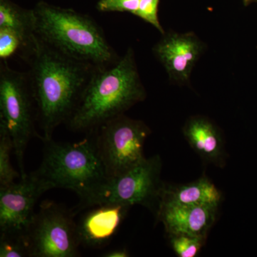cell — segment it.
<instances>
[{
	"label": "cell",
	"mask_w": 257,
	"mask_h": 257,
	"mask_svg": "<svg viewBox=\"0 0 257 257\" xmlns=\"http://www.w3.org/2000/svg\"><path fill=\"white\" fill-rule=\"evenodd\" d=\"M42 141L73 114L96 67L66 57L37 37L26 61Z\"/></svg>",
	"instance_id": "obj_1"
},
{
	"label": "cell",
	"mask_w": 257,
	"mask_h": 257,
	"mask_svg": "<svg viewBox=\"0 0 257 257\" xmlns=\"http://www.w3.org/2000/svg\"><path fill=\"white\" fill-rule=\"evenodd\" d=\"M146 98L147 91L139 74L135 51L128 47L124 55L114 65L94 71L66 124L72 131H92L124 114Z\"/></svg>",
	"instance_id": "obj_2"
},
{
	"label": "cell",
	"mask_w": 257,
	"mask_h": 257,
	"mask_svg": "<svg viewBox=\"0 0 257 257\" xmlns=\"http://www.w3.org/2000/svg\"><path fill=\"white\" fill-rule=\"evenodd\" d=\"M33 10L36 36L66 57L97 69L110 67L121 58L88 15L45 3Z\"/></svg>",
	"instance_id": "obj_3"
},
{
	"label": "cell",
	"mask_w": 257,
	"mask_h": 257,
	"mask_svg": "<svg viewBox=\"0 0 257 257\" xmlns=\"http://www.w3.org/2000/svg\"><path fill=\"white\" fill-rule=\"evenodd\" d=\"M79 143L44 141L41 165L35 174L50 189H70L80 199L92 192L107 177L97 145L95 131Z\"/></svg>",
	"instance_id": "obj_4"
},
{
	"label": "cell",
	"mask_w": 257,
	"mask_h": 257,
	"mask_svg": "<svg viewBox=\"0 0 257 257\" xmlns=\"http://www.w3.org/2000/svg\"><path fill=\"white\" fill-rule=\"evenodd\" d=\"M36 108L28 72L0 64V125L10 134L21 178L28 175L24 157L29 143L37 135Z\"/></svg>",
	"instance_id": "obj_5"
},
{
	"label": "cell",
	"mask_w": 257,
	"mask_h": 257,
	"mask_svg": "<svg viewBox=\"0 0 257 257\" xmlns=\"http://www.w3.org/2000/svg\"><path fill=\"white\" fill-rule=\"evenodd\" d=\"M162 162L159 155L146 158L131 170L106 177L92 192L80 199L77 211L101 205L124 204L158 209L165 184L161 179Z\"/></svg>",
	"instance_id": "obj_6"
},
{
	"label": "cell",
	"mask_w": 257,
	"mask_h": 257,
	"mask_svg": "<svg viewBox=\"0 0 257 257\" xmlns=\"http://www.w3.org/2000/svg\"><path fill=\"white\" fill-rule=\"evenodd\" d=\"M107 177L131 170L146 159L144 147L151 130L141 120L122 114L94 130Z\"/></svg>",
	"instance_id": "obj_7"
},
{
	"label": "cell",
	"mask_w": 257,
	"mask_h": 257,
	"mask_svg": "<svg viewBox=\"0 0 257 257\" xmlns=\"http://www.w3.org/2000/svg\"><path fill=\"white\" fill-rule=\"evenodd\" d=\"M30 257L79 256L77 222L72 212L51 201H45L35 212L28 234Z\"/></svg>",
	"instance_id": "obj_8"
},
{
	"label": "cell",
	"mask_w": 257,
	"mask_h": 257,
	"mask_svg": "<svg viewBox=\"0 0 257 257\" xmlns=\"http://www.w3.org/2000/svg\"><path fill=\"white\" fill-rule=\"evenodd\" d=\"M50 190L35 172L0 187V233L27 238L40 197Z\"/></svg>",
	"instance_id": "obj_9"
},
{
	"label": "cell",
	"mask_w": 257,
	"mask_h": 257,
	"mask_svg": "<svg viewBox=\"0 0 257 257\" xmlns=\"http://www.w3.org/2000/svg\"><path fill=\"white\" fill-rule=\"evenodd\" d=\"M207 46L194 32H165L154 45L152 52L168 74L170 82L188 85L194 66Z\"/></svg>",
	"instance_id": "obj_10"
},
{
	"label": "cell",
	"mask_w": 257,
	"mask_h": 257,
	"mask_svg": "<svg viewBox=\"0 0 257 257\" xmlns=\"http://www.w3.org/2000/svg\"><path fill=\"white\" fill-rule=\"evenodd\" d=\"M130 207L124 204H101L87 208L77 222L80 246L93 248L106 246L117 232Z\"/></svg>",
	"instance_id": "obj_11"
},
{
	"label": "cell",
	"mask_w": 257,
	"mask_h": 257,
	"mask_svg": "<svg viewBox=\"0 0 257 257\" xmlns=\"http://www.w3.org/2000/svg\"><path fill=\"white\" fill-rule=\"evenodd\" d=\"M219 208L160 203L157 214L167 234H184L207 238L215 223Z\"/></svg>",
	"instance_id": "obj_12"
},
{
	"label": "cell",
	"mask_w": 257,
	"mask_h": 257,
	"mask_svg": "<svg viewBox=\"0 0 257 257\" xmlns=\"http://www.w3.org/2000/svg\"><path fill=\"white\" fill-rule=\"evenodd\" d=\"M183 135L193 150L204 162L223 167L226 153L220 128L207 116L196 115L186 121Z\"/></svg>",
	"instance_id": "obj_13"
},
{
	"label": "cell",
	"mask_w": 257,
	"mask_h": 257,
	"mask_svg": "<svg viewBox=\"0 0 257 257\" xmlns=\"http://www.w3.org/2000/svg\"><path fill=\"white\" fill-rule=\"evenodd\" d=\"M221 200L222 194L215 184L205 176H202L188 184H165L161 193L160 203L219 208Z\"/></svg>",
	"instance_id": "obj_14"
},
{
	"label": "cell",
	"mask_w": 257,
	"mask_h": 257,
	"mask_svg": "<svg viewBox=\"0 0 257 257\" xmlns=\"http://www.w3.org/2000/svg\"><path fill=\"white\" fill-rule=\"evenodd\" d=\"M0 28L11 30L20 37L24 45L21 58L28 60L37 39L34 10L23 9L10 0H0Z\"/></svg>",
	"instance_id": "obj_15"
},
{
	"label": "cell",
	"mask_w": 257,
	"mask_h": 257,
	"mask_svg": "<svg viewBox=\"0 0 257 257\" xmlns=\"http://www.w3.org/2000/svg\"><path fill=\"white\" fill-rule=\"evenodd\" d=\"M14 145L10 134L0 125V187H6L21 178L20 172L12 165L11 154Z\"/></svg>",
	"instance_id": "obj_16"
},
{
	"label": "cell",
	"mask_w": 257,
	"mask_h": 257,
	"mask_svg": "<svg viewBox=\"0 0 257 257\" xmlns=\"http://www.w3.org/2000/svg\"><path fill=\"white\" fill-rule=\"evenodd\" d=\"M171 248L179 257L197 256L206 242L205 237L184 234H167Z\"/></svg>",
	"instance_id": "obj_17"
},
{
	"label": "cell",
	"mask_w": 257,
	"mask_h": 257,
	"mask_svg": "<svg viewBox=\"0 0 257 257\" xmlns=\"http://www.w3.org/2000/svg\"><path fill=\"white\" fill-rule=\"evenodd\" d=\"M30 256L28 240L25 236L1 234L0 257Z\"/></svg>",
	"instance_id": "obj_18"
},
{
	"label": "cell",
	"mask_w": 257,
	"mask_h": 257,
	"mask_svg": "<svg viewBox=\"0 0 257 257\" xmlns=\"http://www.w3.org/2000/svg\"><path fill=\"white\" fill-rule=\"evenodd\" d=\"M24 45L20 37L11 30L0 28V60L8 61L15 54L23 55Z\"/></svg>",
	"instance_id": "obj_19"
},
{
	"label": "cell",
	"mask_w": 257,
	"mask_h": 257,
	"mask_svg": "<svg viewBox=\"0 0 257 257\" xmlns=\"http://www.w3.org/2000/svg\"><path fill=\"white\" fill-rule=\"evenodd\" d=\"M141 0H100L96 5L99 11L104 13L118 12L138 15Z\"/></svg>",
	"instance_id": "obj_20"
},
{
	"label": "cell",
	"mask_w": 257,
	"mask_h": 257,
	"mask_svg": "<svg viewBox=\"0 0 257 257\" xmlns=\"http://www.w3.org/2000/svg\"><path fill=\"white\" fill-rule=\"evenodd\" d=\"M160 3V0H141L137 17L150 24L163 35L165 31L161 25L158 16Z\"/></svg>",
	"instance_id": "obj_21"
},
{
	"label": "cell",
	"mask_w": 257,
	"mask_h": 257,
	"mask_svg": "<svg viewBox=\"0 0 257 257\" xmlns=\"http://www.w3.org/2000/svg\"><path fill=\"white\" fill-rule=\"evenodd\" d=\"M130 256L126 248H114L104 253L103 256L105 257H127Z\"/></svg>",
	"instance_id": "obj_22"
},
{
	"label": "cell",
	"mask_w": 257,
	"mask_h": 257,
	"mask_svg": "<svg viewBox=\"0 0 257 257\" xmlns=\"http://www.w3.org/2000/svg\"><path fill=\"white\" fill-rule=\"evenodd\" d=\"M242 3L245 7H247L248 5L253 4V3H257V0H242Z\"/></svg>",
	"instance_id": "obj_23"
}]
</instances>
